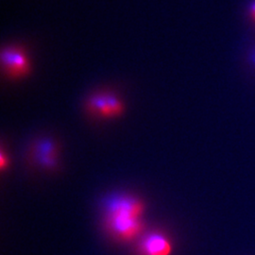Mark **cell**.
<instances>
[{
  "label": "cell",
  "mask_w": 255,
  "mask_h": 255,
  "mask_svg": "<svg viewBox=\"0 0 255 255\" xmlns=\"http://www.w3.org/2000/svg\"><path fill=\"white\" fill-rule=\"evenodd\" d=\"M251 15L254 20H255V2H254L253 5L251 6Z\"/></svg>",
  "instance_id": "cell-9"
},
{
  "label": "cell",
  "mask_w": 255,
  "mask_h": 255,
  "mask_svg": "<svg viewBox=\"0 0 255 255\" xmlns=\"http://www.w3.org/2000/svg\"><path fill=\"white\" fill-rule=\"evenodd\" d=\"M106 215L121 214L141 219L145 211L143 201L128 195H114L104 201Z\"/></svg>",
  "instance_id": "cell-4"
},
{
  "label": "cell",
  "mask_w": 255,
  "mask_h": 255,
  "mask_svg": "<svg viewBox=\"0 0 255 255\" xmlns=\"http://www.w3.org/2000/svg\"><path fill=\"white\" fill-rule=\"evenodd\" d=\"M56 146L54 142L50 139H42L37 142L34 146V155H54Z\"/></svg>",
  "instance_id": "cell-6"
},
{
  "label": "cell",
  "mask_w": 255,
  "mask_h": 255,
  "mask_svg": "<svg viewBox=\"0 0 255 255\" xmlns=\"http://www.w3.org/2000/svg\"><path fill=\"white\" fill-rule=\"evenodd\" d=\"M139 250L143 255H170L172 245L163 234L151 233L142 239Z\"/></svg>",
  "instance_id": "cell-5"
},
{
  "label": "cell",
  "mask_w": 255,
  "mask_h": 255,
  "mask_svg": "<svg viewBox=\"0 0 255 255\" xmlns=\"http://www.w3.org/2000/svg\"><path fill=\"white\" fill-rule=\"evenodd\" d=\"M34 158L38 164L45 168H54L57 164L54 155H34Z\"/></svg>",
  "instance_id": "cell-7"
},
{
  "label": "cell",
  "mask_w": 255,
  "mask_h": 255,
  "mask_svg": "<svg viewBox=\"0 0 255 255\" xmlns=\"http://www.w3.org/2000/svg\"><path fill=\"white\" fill-rule=\"evenodd\" d=\"M1 64L4 72L11 79L25 77L31 70L25 50L17 46H8L2 49Z\"/></svg>",
  "instance_id": "cell-1"
},
{
  "label": "cell",
  "mask_w": 255,
  "mask_h": 255,
  "mask_svg": "<svg viewBox=\"0 0 255 255\" xmlns=\"http://www.w3.org/2000/svg\"><path fill=\"white\" fill-rule=\"evenodd\" d=\"M253 62H254V64H255V52L253 54Z\"/></svg>",
  "instance_id": "cell-10"
},
{
  "label": "cell",
  "mask_w": 255,
  "mask_h": 255,
  "mask_svg": "<svg viewBox=\"0 0 255 255\" xmlns=\"http://www.w3.org/2000/svg\"><path fill=\"white\" fill-rule=\"evenodd\" d=\"M86 107L92 115L104 119L118 118L125 110L123 102L117 96L109 93L93 95L87 101Z\"/></svg>",
  "instance_id": "cell-3"
},
{
  "label": "cell",
  "mask_w": 255,
  "mask_h": 255,
  "mask_svg": "<svg viewBox=\"0 0 255 255\" xmlns=\"http://www.w3.org/2000/svg\"><path fill=\"white\" fill-rule=\"evenodd\" d=\"M106 216V223L110 232L121 240H132L144 230V224L141 219L121 214Z\"/></svg>",
  "instance_id": "cell-2"
},
{
  "label": "cell",
  "mask_w": 255,
  "mask_h": 255,
  "mask_svg": "<svg viewBox=\"0 0 255 255\" xmlns=\"http://www.w3.org/2000/svg\"><path fill=\"white\" fill-rule=\"evenodd\" d=\"M8 164H9L8 157H6V154L3 151H1L0 152V167H1V169L5 170L6 166H8Z\"/></svg>",
  "instance_id": "cell-8"
}]
</instances>
